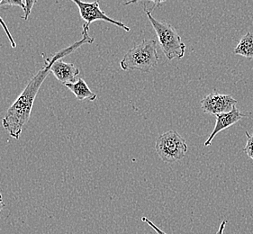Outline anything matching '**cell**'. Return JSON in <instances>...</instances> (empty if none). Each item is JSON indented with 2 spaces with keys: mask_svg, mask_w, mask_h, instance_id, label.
<instances>
[{
  "mask_svg": "<svg viewBox=\"0 0 253 234\" xmlns=\"http://www.w3.org/2000/svg\"><path fill=\"white\" fill-rule=\"evenodd\" d=\"M81 35L82 38L80 41H76L71 46L57 52L51 58L46 57L45 53H42V56L44 57V66L31 78L24 91L21 93L20 96L16 98L15 102L8 108L5 117L2 119V125L9 133L11 137L16 140L19 139L22 130L30 119L31 113L36 96L40 90L42 83L45 80L46 77L51 73V67L53 62L61 60L73 51H77L81 46L86 43L90 44L95 41V38L89 36L87 31L82 30Z\"/></svg>",
  "mask_w": 253,
  "mask_h": 234,
  "instance_id": "6da1fadb",
  "label": "cell"
},
{
  "mask_svg": "<svg viewBox=\"0 0 253 234\" xmlns=\"http://www.w3.org/2000/svg\"><path fill=\"white\" fill-rule=\"evenodd\" d=\"M158 61L157 41L144 39L127 51L120 61V67L125 72L139 71L148 73L157 67Z\"/></svg>",
  "mask_w": 253,
  "mask_h": 234,
  "instance_id": "7a4b0ae2",
  "label": "cell"
},
{
  "mask_svg": "<svg viewBox=\"0 0 253 234\" xmlns=\"http://www.w3.org/2000/svg\"><path fill=\"white\" fill-rule=\"evenodd\" d=\"M143 9L153 29L156 32L158 41L168 60L172 61L174 59H182L185 56L186 45L176 29L167 22L158 21L156 18H154L152 16V12L148 10L145 5Z\"/></svg>",
  "mask_w": 253,
  "mask_h": 234,
  "instance_id": "3957f363",
  "label": "cell"
},
{
  "mask_svg": "<svg viewBox=\"0 0 253 234\" xmlns=\"http://www.w3.org/2000/svg\"><path fill=\"white\" fill-rule=\"evenodd\" d=\"M155 150L162 161L174 163L185 158L188 147L186 140L178 132L169 131L159 136Z\"/></svg>",
  "mask_w": 253,
  "mask_h": 234,
  "instance_id": "277c9868",
  "label": "cell"
},
{
  "mask_svg": "<svg viewBox=\"0 0 253 234\" xmlns=\"http://www.w3.org/2000/svg\"><path fill=\"white\" fill-rule=\"evenodd\" d=\"M73 3L78 6L81 13V18L85 22L83 25V30L89 31V26L93 22L104 21L118 26L126 32H130V28L126 26L123 22L112 19L111 17H109L104 11H102L98 1L86 3L79 0H73Z\"/></svg>",
  "mask_w": 253,
  "mask_h": 234,
  "instance_id": "5b68a950",
  "label": "cell"
},
{
  "mask_svg": "<svg viewBox=\"0 0 253 234\" xmlns=\"http://www.w3.org/2000/svg\"><path fill=\"white\" fill-rule=\"evenodd\" d=\"M236 104L237 100L232 96L213 92L201 100V108L206 114L217 116L231 112Z\"/></svg>",
  "mask_w": 253,
  "mask_h": 234,
  "instance_id": "8992f818",
  "label": "cell"
},
{
  "mask_svg": "<svg viewBox=\"0 0 253 234\" xmlns=\"http://www.w3.org/2000/svg\"><path fill=\"white\" fill-rule=\"evenodd\" d=\"M216 117V122L213 128V132L210 134V136L208 137V141L205 143V147H208L211 145L213 138L216 136V134L220 132H222L223 130L231 127L233 124H235L236 122L241 121L243 117H246L244 114L239 111L236 107H233V110L231 112L225 113L222 115H217Z\"/></svg>",
  "mask_w": 253,
  "mask_h": 234,
  "instance_id": "52a82bcc",
  "label": "cell"
},
{
  "mask_svg": "<svg viewBox=\"0 0 253 234\" xmlns=\"http://www.w3.org/2000/svg\"><path fill=\"white\" fill-rule=\"evenodd\" d=\"M51 72L56 78L63 85L73 83L77 76L80 74V70L74 64L58 60L51 67Z\"/></svg>",
  "mask_w": 253,
  "mask_h": 234,
  "instance_id": "ba28073f",
  "label": "cell"
},
{
  "mask_svg": "<svg viewBox=\"0 0 253 234\" xmlns=\"http://www.w3.org/2000/svg\"><path fill=\"white\" fill-rule=\"evenodd\" d=\"M64 86L72 92L79 101H95L97 98L96 93L91 91L83 78H80L76 82L66 84Z\"/></svg>",
  "mask_w": 253,
  "mask_h": 234,
  "instance_id": "9c48e42d",
  "label": "cell"
},
{
  "mask_svg": "<svg viewBox=\"0 0 253 234\" xmlns=\"http://www.w3.org/2000/svg\"><path fill=\"white\" fill-rule=\"evenodd\" d=\"M234 54L245 57L249 60H253V34L248 32L240 40L236 48L233 51Z\"/></svg>",
  "mask_w": 253,
  "mask_h": 234,
  "instance_id": "30bf717a",
  "label": "cell"
},
{
  "mask_svg": "<svg viewBox=\"0 0 253 234\" xmlns=\"http://www.w3.org/2000/svg\"><path fill=\"white\" fill-rule=\"evenodd\" d=\"M245 134L247 137V143L243 149V152L253 160V134H251L250 132H245Z\"/></svg>",
  "mask_w": 253,
  "mask_h": 234,
  "instance_id": "8fae6325",
  "label": "cell"
},
{
  "mask_svg": "<svg viewBox=\"0 0 253 234\" xmlns=\"http://www.w3.org/2000/svg\"><path fill=\"white\" fill-rule=\"evenodd\" d=\"M0 26L3 27V29L5 31V35L7 36V38H8V40L10 41L11 47L12 48H16V43H15V40H14V38H13V36L10 34V32L8 30V27L6 26L5 25V22L3 20V18L0 16Z\"/></svg>",
  "mask_w": 253,
  "mask_h": 234,
  "instance_id": "7c38bea8",
  "label": "cell"
},
{
  "mask_svg": "<svg viewBox=\"0 0 253 234\" xmlns=\"http://www.w3.org/2000/svg\"><path fill=\"white\" fill-rule=\"evenodd\" d=\"M36 1H29V0H26V11L24 12V16H23V18L25 19V20H27L28 19V17H29V15H30L31 12H32V9H33V7H34V5H36Z\"/></svg>",
  "mask_w": 253,
  "mask_h": 234,
  "instance_id": "4fadbf2b",
  "label": "cell"
},
{
  "mask_svg": "<svg viewBox=\"0 0 253 234\" xmlns=\"http://www.w3.org/2000/svg\"><path fill=\"white\" fill-rule=\"evenodd\" d=\"M142 222H144L145 224H148L149 226H151L152 229L154 230V231L157 233V234H166L165 232H163V231H162V230L160 229L158 226H156L155 224L152 223V221H150V220L148 219V218H146V217H142Z\"/></svg>",
  "mask_w": 253,
  "mask_h": 234,
  "instance_id": "5bb4252c",
  "label": "cell"
},
{
  "mask_svg": "<svg viewBox=\"0 0 253 234\" xmlns=\"http://www.w3.org/2000/svg\"><path fill=\"white\" fill-rule=\"evenodd\" d=\"M227 221H223L221 224H220V226H219V229H218L217 233L215 234H223L224 233V230H225V226H226V224H227Z\"/></svg>",
  "mask_w": 253,
  "mask_h": 234,
  "instance_id": "9a60e30c",
  "label": "cell"
},
{
  "mask_svg": "<svg viewBox=\"0 0 253 234\" xmlns=\"http://www.w3.org/2000/svg\"><path fill=\"white\" fill-rule=\"evenodd\" d=\"M4 206H5V204H4V202H3V198H2V195L0 194V213H1L2 209L4 208Z\"/></svg>",
  "mask_w": 253,
  "mask_h": 234,
  "instance_id": "2e32d148",
  "label": "cell"
}]
</instances>
